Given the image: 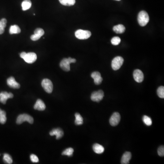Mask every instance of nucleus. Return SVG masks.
I'll return each mask as SVG.
<instances>
[{
	"label": "nucleus",
	"instance_id": "nucleus-4",
	"mask_svg": "<svg viewBox=\"0 0 164 164\" xmlns=\"http://www.w3.org/2000/svg\"><path fill=\"white\" fill-rule=\"evenodd\" d=\"M75 35L79 39H87L91 36V32L89 31L79 29L76 31Z\"/></svg>",
	"mask_w": 164,
	"mask_h": 164
},
{
	"label": "nucleus",
	"instance_id": "nucleus-10",
	"mask_svg": "<svg viewBox=\"0 0 164 164\" xmlns=\"http://www.w3.org/2000/svg\"><path fill=\"white\" fill-rule=\"evenodd\" d=\"M134 79L137 83H141L144 78L143 73L140 69H136L133 73Z\"/></svg>",
	"mask_w": 164,
	"mask_h": 164
},
{
	"label": "nucleus",
	"instance_id": "nucleus-14",
	"mask_svg": "<svg viewBox=\"0 0 164 164\" xmlns=\"http://www.w3.org/2000/svg\"><path fill=\"white\" fill-rule=\"evenodd\" d=\"M91 77L94 79V83L96 85L101 84L103 81V78L101 74L99 72H94L91 74Z\"/></svg>",
	"mask_w": 164,
	"mask_h": 164
},
{
	"label": "nucleus",
	"instance_id": "nucleus-23",
	"mask_svg": "<svg viewBox=\"0 0 164 164\" xmlns=\"http://www.w3.org/2000/svg\"><path fill=\"white\" fill-rule=\"evenodd\" d=\"M75 124L77 126L82 125L83 124V118L79 113H76L75 114Z\"/></svg>",
	"mask_w": 164,
	"mask_h": 164
},
{
	"label": "nucleus",
	"instance_id": "nucleus-11",
	"mask_svg": "<svg viewBox=\"0 0 164 164\" xmlns=\"http://www.w3.org/2000/svg\"><path fill=\"white\" fill-rule=\"evenodd\" d=\"M44 31L43 29L40 28H38L36 29L34 31V34L32 35L31 37V39L32 40L35 41L38 40L41 37L44 35Z\"/></svg>",
	"mask_w": 164,
	"mask_h": 164
},
{
	"label": "nucleus",
	"instance_id": "nucleus-28",
	"mask_svg": "<svg viewBox=\"0 0 164 164\" xmlns=\"http://www.w3.org/2000/svg\"><path fill=\"white\" fill-rule=\"evenodd\" d=\"M143 121L146 126H150L152 125V120H151V118L148 116L144 115L143 117Z\"/></svg>",
	"mask_w": 164,
	"mask_h": 164
},
{
	"label": "nucleus",
	"instance_id": "nucleus-1",
	"mask_svg": "<svg viewBox=\"0 0 164 164\" xmlns=\"http://www.w3.org/2000/svg\"><path fill=\"white\" fill-rule=\"evenodd\" d=\"M76 62V60L71 58L68 59H63L60 63V66L62 70L66 72H68L70 70V64L71 63H75Z\"/></svg>",
	"mask_w": 164,
	"mask_h": 164
},
{
	"label": "nucleus",
	"instance_id": "nucleus-26",
	"mask_svg": "<svg viewBox=\"0 0 164 164\" xmlns=\"http://www.w3.org/2000/svg\"><path fill=\"white\" fill-rule=\"evenodd\" d=\"M74 152V150L72 148H68L64 150L62 152V155L63 156H73V153Z\"/></svg>",
	"mask_w": 164,
	"mask_h": 164
},
{
	"label": "nucleus",
	"instance_id": "nucleus-25",
	"mask_svg": "<svg viewBox=\"0 0 164 164\" xmlns=\"http://www.w3.org/2000/svg\"><path fill=\"white\" fill-rule=\"evenodd\" d=\"M6 121H7V117H6V112L0 109V123L2 124H4L6 123Z\"/></svg>",
	"mask_w": 164,
	"mask_h": 164
},
{
	"label": "nucleus",
	"instance_id": "nucleus-35",
	"mask_svg": "<svg viewBox=\"0 0 164 164\" xmlns=\"http://www.w3.org/2000/svg\"><path fill=\"white\" fill-rule=\"evenodd\" d=\"M0 156H1V155H0Z\"/></svg>",
	"mask_w": 164,
	"mask_h": 164
},
{
	"label": "nucleus",
	"instance_id": "nucleus-22",
	"mask_svg": "<svg viewBox=\"0 0 164 164\" xmlns=\"http://www.w3.org/2000/svg\"><path fill=\"white\" fill-rule=\"evenodd\" d=\"M62 5L66 6H71L74 5L75 0H59Z\"/></svg>",
	"mask_w": 164,
	"mask_h": 164
},
{
	"label": "nucleus",
	"instance_id": "nucleus-15",
	"mask_svg": "<svg viewBox=\"0 0 164 164\" xmlns=\"http://www.w3.org/2000/svg\"><path fill=\"white\" fill-rule=\"evenodd\" d=\"M49 134L51 136L56 135V139L57 140L61 138L64 135L63 130L60 128L54 129L50 131Z\"/></svg>",
	"mask_w": 164,
	"mask_h": 164
},
{
	"label": "nucleus",
	"instance_id": "nucleus-7",
	"mask_svg": "<svg viewBox=\"0 0 164 164\" xmlns=\"http://www.w3.org/2000/svg\"><path fill=\"white\" fill-rule=\"evenodd\" d=\"M104 97V92L101 90H99L98 91L93 92L91 96V99L94 102H99L103 99Z\"/></svg>",
	"mask_w": 164,
	"mask_h": 164
},
{
	"label": "nucleus",
	"instance_id": "nucleus-9",
	"mask_svg": "<svg viewBox=\"0 0 164 164\" xmlns=\"http://www.w3.org/2000/svg\"><path fill=\"white\" fill-rule=\"evenodd\" d=\"M25 61L28 63H32L36 61L37 59V55L35 53H26L23 59Z\"/></svg>",
	"mask_w": 164,
	"mask_h": 164
},
{
	"label": "nucleus",
	"instance_id": "nucleus-30",
	"mask_svg": "<svg viewBox=\"0 0 164 164\" xmlns=\"http://www.w3.org/2000/svg\"><path fill=\"white\" fill-rule=\"evenodd\" d=\"M121 42V39L118 37H114L111 40V43L113 45H118Z\"/></svg>",
	"mask_w": 164,
	"mask_h": 164
},
{
	"label": "nucleus",
	"instance_id": "nucleus-29",
	"mask_svg": "<svg viewBox=\"0 0 164 164\" xmlns=\"http://www.w3.org/2000/svg\"><path fill=\"white\" fill-rule=\"evenodd\" d=\"M157 95L159 98H160L164 99V86H160L159 87L157 91Z\"/></svg>",
	"mask_w": 164,
	"mask_h": 164
},
{
	"label": "nucleus",
	"instance_id": "nucleus-3",
	"mask_svg": "<svg viewBox=\"0 0 164 164\" xmlns=\"http://www.w3.org/2000/svg\"><path fill=\"white\" fill-rule=\"evenodd\" d=\"M27 121L30 124H33V118L30 115L27 114H22L19 115L17 119V123L18 125L22 124L24 122Z\"/></svg>",
	"mask_w": 164,
	"mask_h": 164
},
{
	"label": "nucleus",
	"instance_id": "nucleus-16",
	"mask_svg": "<svg viewBox=\"0 0 164 164\" xmlns=\"http://www.w3.org/2000/svg\"><path fill=\"white\" fill-rule=\"evenodd\" d=\"M34 108L38 111H44L45 109L46 105L41 99H38L37 100L34 105Z\"/></svg>",
	"mask_w": 164,
	"mask_h": 164
},
{
	"label": "nucleus",
	"instance_id": "nucleus-24",
	"mask_svg": "<svg viewBox=\"0 0 164 164\" xmlns=\"http://www.w3.org/2000/svg\"><path fill=\"white\" fill-rule=\"evenodd\" d=\"M7 23V21L5 18H3L0 21V34L4 33Z\"/></svg>",
	"mask_w": 164,
	"mask_h": 164
},
{
	"label": "nucleus",
	"instance_id": "nucleus-31",
	"mask_svg": "<svg viewBox=\"0 0 164 164\" xmlns=\"http://www.w3.org/2000/svg\"><path fill=\"white\" fill-rule=\"evenodd\" d=\"M158 154L160 156L163 157L164 156V147L163 145L160 146L158 149Z\"/></svg>",
	"mask_w": 164,
	"mask_h": 164
},
{
	"label": "nucleus",
	"instance_id": "nucleus-33",
	"mask_svg": "<svg viewBox=\"0 0 164 164\" xmlns=\"http://www.w3.org/2000/svg\"><path fill=\"white\" fill-rule=\"evenodd\" d=\"M26 53V52H22V53L20 54V57H21V58H22V59H23L24 57H25V56Z\"/></svg>",
	"mask_w": 164,
	"mask_h": 164
},
{
	"label": "nucleus",
	"instance_id": "nucleus-21",
	"mask_svg": "<svg viewBox=\"0 0 164 164\" xmlns=\"http://www.w3.org/2000/svg\"><path fill=\"white\" fill-rule=\"evenodd\" d=\"M32 6V2L30 0H24L22 3V9L23 11H26L30 8Z\"/></svg>",
	"mask_w": 164,
	"mask_h": 164
},
{
	"label": "nucleus",
	"instance_id": "nucleus-20",
	"mask_svg": "<svg viewBox=\"0 0 164 164\" xmlns=\"http://www.w3.org/2000/svg\"><path fill=\"white\" fill-rule=\"evenodd\" d=\"M20 32H21V29L18 26L15 25L11 26L9 30L10 34H18Z\"/></svg>",
	"mask_w": 164,
	"mask_h": 164
},
{
	"label": "nucleus",
	"instance_id": "nucleus-12",
	"mask_svg": "<svg viewBox=\"0 0 164 164\" xmlns=\"http://www.w3.org/2000/svg\"><path fill=\"white\" fill-rule=\"evenodd\" d=\"M13 94L11 93L2 92L0 93V102L3 104H6L7 100L8 99L12 98Z\"/></svg>",
	"mask_w": 164,
	"mask_h": 164
},
{
	"label": "nucleus",
	"instance_id": "nucleus-19",
	"mask_svg": "<svg viewBox=\"0 0 164 164\" xmlns=\"http://www.w3.org/2000/svg\"><path fill=\"white\" fill-rule=\"evenodd\" d=\"M113 30L115 33L122 34L126 31V27L123 25L119 24L114 26Z\"/></svg>",
	"mask_w": 164,
	"mask_h": 164
},
{
	"label": "nucleus",
	"instance_id": "nucleus-27",
	"mask_svg": "<svg viewBox=\"0 0 164 164\" xmlns=\"http://www.w3.org/2000/svg\"><path fill=\"white\" fill-rule=\"evenodd\" d=\"M3 161L5 163L11 164L12 163V159L10 155L8 154H4L3 156Z\"/></svg>",
	"mask_w": 164,
	"mask_h": 164
},
{
	"label": "nucleus",
	"instance_id": "nucleus-18",
	"mask_svg": "<svg viewBox=\"0 0 164 164\" xmlns=\"http://www.w3.org/2000/svg\"><path fill=\"white\" fill-rule=\"evenodd\" d=\"M93 149L95 153L98 154H102L105 151L104 147L99 144H94L93 146Z\"/></svg>",
	"mask_w": 164,
	"mask_h": 164
},
{
	"label": "nucleus",
	"instance_id": "nucleus-2",
	"mask_svg": "<svg viewBox=\"0 0 164 164\" xmlns=\"http://www.w3.org/2000/svg\"><path fill=\"white\" fill-rule=\"evenodd\" d=\"M149 21V17L147 12L144 11H140L138 16V22L139 25L141 26H144L147 24Z\"/></svg>",
	"mask_w": 164,
	"mask_h": 164
},
{
	"label": "nucleus",
	"instance_id": "nucleus-8",
	"mask_svg": "<svg viewBox=\"0 0 164 164\" xmlns=\"http://www.w3.org/2000/svg\"><path fill=\"white\" fill-rule=\"evenodd\" d=\"M120 115L119 113H114L109 120V123L111 126H117L120 123Z\"/></svg>",
	"mask_w": 164,
	"mask_h": 164
},
{
	"label": "nucleus",
	"instance_id": "nucleus-13",
	"mask_svg": "<svg viewBox=\"0 0 164 164\" xmlns=\"http://www.w3.org/2000/svg\"><path fill=\"white\" fill-rule=\"evenodd\" d=\"M7 84L10 87L13 89H18L20 88V84L16 81L14 77H11L8 78Z\"/></svg>",
	"mask_w": 164,
	"mask_h": 164
},
{
	"label": "nucleus",
	"instance_id": "nucleus-6",
	"mask_svg": "<svg viewBox=\"0 0 164 164\" xmlns=\"http://www.w3.org/2000/svg\"><path fill=\"white\" fill-rule=\"evenodd\" d=\"M42 86L44 90L48 93H51L53 90V84L52 81L47 78L42 81Z\"/></svg>",
	"mask_w": 164,
	"mask_h": 164
},
{
	"label": "nucleus",
	"instance_id": "nucleus-5",
	"mask_svg": "<svg viewBox=\"0 0 164 164\" xmlns=\"http://www.w3.org/2000/svg\"><path fill=\"white\" fill-rule=\"evenodd\" d=\"M124 59L120 56H117L113 59L112 61L111 66L113 69L118 70L122 66L124 62Z\"/></svg>",
	"mask_w": 164,
	"mask_h": 164
},
{
	"label": "nucleus",
	"instance_id": "nucleus-32",
	"mask_svg": "<svg viewBox=\"0 0 164 164\" xmlns=\"http://www.w3.org/2000/svg\"><path fill=\"white\" fill-rule=\"evenodd\" d=\"M30 159L31 161L33 163H37L39 161V159L38 157L34 154L31 155Z\"/></svg>",
	"mask_w": 164,
	"mask_h": 164
},
{
	"label": "nucleus",
	"instance_id": "nucleus-34",
	"mask_svg": "<svg viewBox=\"0 0 164 164\" xmlns=\"http://www.w3.org/2000/svg\"><path fill=\"white\" fill-rule=\"evenodd\" d=\"M115 1H120L121 0H115Z\"/></svg>",
	"mask_w": 164,
	"mask_h": 164
},
{
	"label": "nucleus",
	"instance_id": "nucleus-17",
	"mask_svg": "<svg viewBox=\"0 0 164 164\" xmlns=\"http://www.w3.org/2000/svg\"><path fill=\"white\" fill-rule=\"evenodd\" d=\"M131 158V153L127 151V152H126L124 153V155H123L122 157L121 163L122 164H129V160H130Z\"/></svg>",
	"mask_w": 164,
	"mask_h": 164
}]
</instances>
